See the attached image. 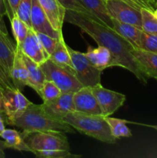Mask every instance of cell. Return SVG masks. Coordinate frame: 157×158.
I'll use <instances>...</instances> for the list:
<instances>
[{
  "label": "cell",
  "mask_w": 157,
  "mask_h": 158,
  "mask_svg": "<svg viewBox=\"0 0 157 158\" xmlns=\"http://www.w3.org/2000/svg\"><path fill=\"white\" fill-rule=\"evenodd\" d=\"M65 21L79 28L93 39L99 46L107 48L119 67L128 69L143 84L147 83L149 77L132 54L133 46L113 29L95 21L85 12L72 10H66Z\"/></svg>",
  "instance_id": "6da1fadb"
},
{
  "label": "cell",
  "mask_w": 157,
  "mask_h": 158,
  "mask_svg": "<svg viewBox=\"0 0 157 158\" xmlns=\"http://www.w3.org/2000/svg\"><path fill=\"white\" fill-rule=\"evenodd\" d=\"M10 126L20 128L25 132L52 131L63 134H74V128L66 122L56 120L43 110L42 105L31 103L20 117L12 122Z\"/></svg>",
  "instance_id": "7a4b0ae2"
},
{
  "label": "cell",
  "mask_w": 157,
  "mask_h": 158,
  "mask_svg": "<svg viewBox=\"0 0 157 158\" xmlns=\"http://www.w3.org/2000/svg\"><path fill=\"white\" fill-rule=\"evenodd\" d=\"M80 133L107 143H115L117 139L112 136L109 125L103 115L87 114L72 111L62 119Z\"/></svg>",
  "instance_id": "3957f363"
},
{
  "label": "cell",
  "mask_w": 157,
  "mask_h": 158,
  "mask_svg": "<svg viewBox=\"0 0 157 158\" xmlns=\"http://www.w3.org/2000/svg\"><path fill=\"white\" fill-rule=\"evenodd\" d=\"M21 133L32 154L37 151H70L68 139L63 133L52 131H22Z\"/></svg>",
  "instance_id": "277c9868"
},
{
  "label": "cell",
  "mask_w": 157,
  "mask_h": 158,
  "mask_svg": "<svg viewBox=\"0 0 157 158\" xmlns=\"http://www.w3.org/2000/svg\"><path fill=\"white\" fill-rule=\"evenodd\" d=\"M46 76V80L52 81L62 93H75L83 87L75 74L69 69L54 63L50 59L40 65Z\"/></svg>",
  "instance_id": "5b68a950"
},
{
  "label": "cell",
  "mask_w": 157,
  "mask_h": 158,
  "mask_svg": "<svg viewBox=\"0 0 157 158\" xmlns=\"http://www.w3.org/2000/svg\"><path fill=\"white\" fill-rule=\"evenodd\" d=\"M68 49L73 63L75 77L83 86L92 87L101 83V74L103 71L92 66L84 52L74 50L69 46Z\"/></svg>",
  "instance_id": "8992f818"
},
{
  "label": "cell",
  "mask_w": 157,
  "mask_h": 158,
  "mask_svg": "<svg viewBox=\"0 0 157 158\" xmlns=\"http://www.w3.org/2000/svg\"><path fill=\"white\" fill-rule=\"evenodd\" d=\"M32 103L18 89H6L3 91V106L6 123L10 125L22 115Z\"/></svg>",
  "instance_id": "52a82bcc"
},
{
  "label": "cell",
  "mask_w": 157,
  "mask_h": 158,
  "mask_svg": "<svg viewBox=\"0 0 157 158\" xmlns=\"http://www.w3.org/2000/svg\"><path fill=\"white\" fill-rule=\"evenodd\" d=\"M106 3L112 19L142 29L141 9L134 7L122 0H107Z\"/></svg>",
  "instance_id": "ba28073f"
},
{
  "label": "cell",
  "mask_w": 157,
  "mask_h": 158,
  "mask_svg": "<svg viewBox=\"0 0 157 158\" xmlns=\"http://www.w3.org/2000/svg\"><path fill=\"white\" fill-rule=\"evenodd\" d=\"M91 89L99 104L103 116L105 117L113 114L119 108L123 106L126 101V95L106 89L102 86L101 83L92 86Z\"/></svg>",
  "instance_id": "9c48e42d"
},
{
  "label": "cell",
  "mask_w": 157,
  "mask_h": 158,
  "mask_svg": "<svg viewBox=\"0 0 157 158\" xmlns=\"http://www.w3.org/2000/svg\"><path fill=\"white\" fill-rule=\"evenodd\" d=\"M74 93H62L61 95L54 100L43 102V110L50 117L62 120L69 113L75 111L73 103Z\"/></svg>",
  "instance_id": "30bf717a"
},
{
  "label": "cell",
  "mask_w": 157,
  "mask_h": 158,
  "mask_svg": "<svg viewBox=\"0 0 157 158\" xmlns=\"http://www.w3.org/2000/svg\"><path fill=\"white\" fill-rule=\"evenodd\" d=\"M75 111L87 114L103 115L99 104L91 87L83 86L73 94Z\"/></svg>",
  "instance_id": "8fae6325"
},
{
  "label": "cell",
  "mask_w": 157,
  "mask_h": 158,
  "mask_svg": "<svg viewBox=\"0 0 157 158\" xmlns=\"http://www.w3.org/2000/svg\"><path fill=\"white\" fill-rule=\"evenodd\" d=\"M31 23L32 29L35 32L46 34L58 40L63 36L62 32H58L52 27L38 0H32Z\"/></svg>",
  "instance_id": "7c38bea8"
},
{
  "label": "cell",
  "mask_w": 157,
  "mask_h": 158,
  "mask_svg": "<svg viewBox=\"0 0 157 158\" xmlns=\"http://www.w3.org/2000/svg\"><path fill=\"white\" fill-rule=\"evenodd\" d=\"M17 47V46H16ZM20 49L25 56L30 58L38 65H41L49 58V56L43 48L41 42L38 40L35 31L32 29H29L27 36L19 46Z\"/></svg>",
  "instance_id": "4fadbf2b"
},
{
  "label": "cell",
  "mask_w": 157,
  "mask_h": 158,
  "mask_svg": "<svg viewBox=\"0 0 157 158\" xmlns=\"http://www.w3.org/2000/svg\"><path fill=\"white\" fill-rule=\"evenodd\" d=\"M84 53L91 64L101 71L109 67L119 66L113 55L104 46H99L97 48L89 46Z\"/></svg>",
  "instance_id": "5bb4252c"
},
{
  "label": "cell",
  "mask_w": 157,
  "mask_h": 158,
  "mask_svg": "<svg viewBox=\"0 0 157 158\" xmlns=\"http://www.w3.org/2000/svg\"><path fill=\"white\" fill-rule=\"evenodd\" d=\"M48 19L56 31L62 32L66 9L57 0H38Z\"/></svg>",
  "instance_id": "9a60e30c"
},
{
  "label": "cell",
  "mask_w": 157,
  "mask_h": 158,
  "mask_svg": "<svg viewBox=\"0 0 157 158\" xmlns=\"http://www.w3.org/2000/svg\"><path fill=\"white\" fill-rule=\"evenodd\" d=\"M12 83L16 89L22 91L26 86H29V73L22 58V52L16 47L13 66L10 72Z\"/></svg>",
  "instance_id": "2e32d148"
},
{
  "label": "cell",
  "mask_w": 157,
  "mask_h": 158,
  "mask_svg": "<svg viewBox=\"0 0 157 158\" xmlns=\"http://www.w3.org/2000/svg\"><path fill=\"white\" fill-rule=\"evenodd\" d=\"M80 2L93 16L103 22L106 26H113L112 18L109 14L105 0H79Z\"/></svg>",
  "instance_id": "e0dca14e"
},
{
  "label": "cell",
  "mask_w": 157,
  "mask_h": 158,
  "mask_svg": "<svg viewBox=\"0 0 157 158\" xmlns=\"http://www.w3.org/2000/svg\"><path fill=\"white\" fill-rule=\"evenodd\" d=\"M16 52V45L10 40L9 35L0 30V61L10 75ZM11 77V76H10ZM12 79V78H11Z\"/></svg>",
  "instance_id": "ac0fdd59"
},
{
  "label": "cell",
  "mask_w": 157,
  "mask_h": 158,
  "mask_svg": "<svg viewBox=\"0 0 157 158\" xmlns=\"http://www.w3.org/2000/svg\"><path fill=\"white\" fill-rule=\"evenodd\" d=\"M22 58L29 73V86L39 95L40 89L46 81V76L40 65L22 53Z\"/></svg>",
  "instance_id": "d6986e66"
},
{
  "label": "cell",
  "mask_w": 157,
  "mask_h": 158,
  "mask_svg": "<svg viewBox=\"0 0 157 158\" xmlns=\"http://www.w3.org/2000/svg\"><path fill=\"white\" fill-rule=\"evenodd\" d=\"M132 54L150 78L157 80V53L134 48Z\"/></svg>",
  "instance_id": "ffe728a7"
},
{
  "label": "cell",
  "mask_w": 157,
  "mask_h": 158,
  "mask_svg": "<svg viewBox=\"0 0 157 158\" xmlns=\"http://www.w3.org/2000/svg\"><path fill=\"white\" fill-rule=\"evenodd\" d=\"M112 23H113L112 29L122 37L129 41L134 48L138 49L140 36L143 30L133 25L121 23L117 21L115 19H112Z\"/></svg>",
  "instance_id": "44dd1931"
},
{
  "label": "cell",
  "mask_w": 157,
  "mask_h": 158,
  "mask_svg": "<svg viewBox=\"0 0 157 158\" xmlns=\"http://www.w3.org/2000/svg\"><path fill=\"white\" fill-rule=\"evenodd\" d=\"M0 137L4 140L6 148L32 153V150L26 143L22 133L16 130L5 129L2 132L0 133Z\"/></svg>",
  "instance_id": "7402d4cb"
},
{
  "label": "cell",
  "mask_w": 157,
  "mask_h": 158,
  "mask_svg": "<svg viewBox=\"0 0 157 158\" xmlns=\"http://www.w3.org/2000/svg\"><path fill=\"white\" fill-rule=\"evenodd\" d=\"M49 59L52 60L56 64L69 69V71L75 74V69H74L70 53L68 49V45L65 42L63 36L60 39V43L58 47L49 56Z\"/></svg>",
  "instance_id": "603a6c76"
},
{
  "label": "cell",
  "mask_w": 157,
  "mask_h": 158,
  "mask_svg": "<svg viewBox=\"0 0 157 158\" xmlns=\"http://www.w3.org/2000/svg\"><path fill=\"white\" fill-rule=\"evenodd\" d=\"M106 120L108 124L109 125L112 136L115 139L121 138V137H132V132L126 125V120L118 118H113V117H110V116L106 117Z\"/></svg>",
  "instance_id": "cb8c5ba5"
},
{
  "label": "cell",
  "mask_w": 157,
  "mask_h": 158,
  "mask_svg": "<svg viewBox=\"0 0 157 158\" xmlns=\"http://www.w3.org/2000/svg\"><path fill=\"white\" fill-rule=\"evenodd\" d=\"M11 26L13 36L15 38L17 47H19L22 44L27 34L29 32V29L30 28L22 21L16 15L13 16V18L10 20Z\"/></svg>",
  "instance_id": "d4e9b609"
},
{
  "label": "cell",
  "mask_w": 157,
  "mask_h": 158,
  "mask_svg": "<svg viewBox=\"0 0 157 158\" xmlns=\"http://www.w3.org/2000/svg\"><path fill=\"white\" fill-rule=\"evenodd\" d=\"M141 15L143 31L157 35V17L154 12L142 8Z\"/></svg>",
  "instance_id": "484cf974"
},
{
  "label": "cell",
  "mask_w": 157,
  "mask_h": 158,
  "mask_svg": "<svg viewBox=\"0 0 157 158\" xmlns=\"http://www.w3.org/2000/svg\"><path fill=\"white\" fill-rule=\"evenodd\" d=\"M61 94L62 91L53 82L46 80L40 89L39 96L43 102H48L57 98Z\"/></svg>",
  "instance_id": "4316f807"
},
{
  "label": "cell",
  "mask_w": 157,
  "mask_h": 158,
  "mask_svg": "<svg viewBox=\"0 0 157 158\" xmlns=\"http://www.w3.org/2000/svg\"><path fill=\"white\" fill-rule=\"evenodd\" d=\"M138 49L157 53V35L143 31Z\"/></svg>",
  "instance_id": "83f0119b"
},
{
  "label": "cell",
  "mask_w": 157,
  "mask_h": 158,
  "mask_svg": "<svg viewBox=\"0 0 157 158\" xmlns=\"http://www.w3.org/2000/svg\"><path fill=\"white\" fill-rule=\"evenodd\" d=\"M31 12H32V0H20L16 15L20 19L22 20L30 29H32Z\"/></svg>",
  "instance_id": "f1b7e54d"
},
{
  "label": "cell",
  "mask_w": 157,
  "mask_h": 158,
  "mask_svg": "<svg viewBox=\"0 0 157 158\" xmlns=\"http://www.w3.org/2000/svg\"><path fill=\"white\" fill-rule=\"evenodd\" d=\"M37 157L41 158H78L81 155L73 154L70 151L53 150V151H37L33 153Z\"/></svg>",
  "instance_id": "f546056e"
},
{
  "label": "cell",
  "mask_w": 157,
  "mask_h": 158,
  "mask_svg": "<svg viewBox=\"0 0 157 158\" xmlns=\"http://www.w3.org/2000/svg\"><path fill=\"white\" fill-rule=\"evenodd\" d=\"M36 32L37 35L38 37V40L41 42L42 45L46 52H47L48 55L50 56L55 50V49L58 47V45H59L60 39L61 38L58 40V39L53 38V37L49 36V35H46V34L42 33V32Z\"/></svg>",
  "instance_id": "4dcf8cb0"
},
{
  "label": "cell",
  "mask_w": 157,
  "mask_h": 158,
  "mask_svg": "<svg viewBox=\"0 0 157 158\" xmlns=\"http://www.w3.org/2000/svg\"><path fill=\"white\" fill-rule=\"evenodd\" d=\"M66 10H72V11H75V12H85V13L89 15V16L92 17L93 19H95V21L100 22V23H103V22L100 21L99 19L95 18V16L92 15L87 9L85 8V6L80 2L79 0H57Z\"/></svg>",
  "instance_id": "1f68e13d"
},
{
  "label": "cell",
  "mask_w": 157,
  "mask_h": 158,
  "mask_svg": "<svg viewBox=\"0 0 157 158\" xmlns=\"http://www.w3.org/2000/svg\"><path fill=\"white\" fill-rule=\"evenodd\" d=\"M9 88L16 89L12 83L9 72L0 61V89L2 91H4L5 89H9Z\"/></svg>",
  "instance_id": "d6a6232c"
},
{
  "label": "cell",
  "mask_w": 157,
  "mask_h": 158,
  "mask_svg": "<svg viewBox=\"0 0 157 158\" xmlns=\"http://www.w3.org/2000/svg\"><path fill=\"white\" fill-rule=\"evenodd\" d=\"M6 9H7V17L9 21L15 16L17 13L20 0H6Z\"/></svg>",
  "instance_id": "836d02e7"
},
{
  "label": "cell",
  "mask_w": 157,
  "mask_h": 158,
  "mask_svg": "<svg viewBox=\"0 0 157 158\" xmlns=\"http://www.w3.org/2000/svg\"><path fill=\"white\" fill-rule=\"evenodd\" d=\"M7 16V9H6V0H0V26L2 31L6 35H9L6 24L4 22V17Z\"/></svg>",
  "instance_id": "e575fe53"
},
{
  "label": "cell",
  "mask_w": 157,
  "mask_h": 158,
  "mask_svg": "<svg viewBox=\"0 0 157 158\" xmlns=\"http://www.w3.org/2000/svg\"><path fill=\"white\" fill-rule=\"evenodd\" d=\"M141 8L148 9L151 12H154L156 9L157 0H133Z\"/></svg>",
  "instance_id": "d590c367"
},
{
  "label": "cell",
  "mask_w": 157,
  "mask_h": 158,
  "mask_svg": "<svg viewBox=\"0 0 157 158\" xmlns=\"http://www.w3.org/2000/svg\"><path fill=\"white\" fill-rule=\"evenodd\" d=\"M6 117H5L4 113L0 112V133L2 132L6 129Z\"/></svg>",
  "instance_id": "8d00e7d4"
},
{
  "label": "cell",
  "mask_w": 157,
  "mask_h": 158,
  "mask_svg": "<svg viewBox=\"0 0 157 158\" xmlns=\"http://www.w3.org/2000/svg\"><path fill=\"white\" fill-rule=\"evenodd\" d=\"M6 149L4 140H0V158H4L6 157V154H5V150Z\"/></svg>",
  "instance_id": "74e56055"
},
{
  "label": "cell",
  "mask_w": 157,
  "mask_h": 158,
  "mask_svg": "<svg viewBox=\"0 0 157 158\" xmlns=\"http://www.w3.org/2000/svg\"><path fill=\"white\" fill-rule=\"evenodd\" d=\"M0 112L4 113V106H3V91L0 89Z\"/></svg>",
  "instance_id": "f35d334b"
},
{
  "label": "cell",
  "mask_w": 157,
  "mask_h": 158,
  "mask_svg": "<svg viewBox=\"0 0 157 158\" xmlns=\"http://www.w3.org/2000/svg\"><path fill=\"white\" fill-rule=\"evenodd\" d=\"M105 1H107V0H105ZM122 1L126 2V3H128V4L131 5V6H134V7H135V8H138V9H142V8L140 7V6H139L136 2H135L133 0H122Z\"/></svg>",
  "instance_id": "ab89813d"
},
{
  "label": "cell",
  "mask_w": 157,
  "mask_h": 158,
  "mask_svg": "<svg viewBox=\"0 0 157 158\" xmlns=\"http://www.w3.org/2000/svg\"><path fill=\"white\" fill-rule=\"evenodd\" d=\"M154 14H155V16L157 17V9H155V12H154Z\"/></svg>",
  "instance_id": "60d3db41"
},
{
  "label": "cell",
  "mask_w": 157,
  "mask_h": 158,
  "mask_svg": "<svg viewBox=\"0 0 157 158\" xmlns=\"http://www.w3.org/2000/svg\"><path fill=\"white\" fill-rule=\"evenodd\" d=\"M0 30H1L2 31V29H1V26H0ZM3 33H4V32H3Z\"/></svg>",
  "instance_id": "b9f144b4"
},
{
  "label": "cell",
  "mask_w": 157,
  "mask_h": 158,
  "mask_svg": "<svg viewBox=\"0 0 157 158\" xmlns=\"http://www.w3.org/2000/svg\"><path fill=\"white\" fill-rule=\"evenodd\" d=\"M156 9H157V6H156Z\"/></svg>",
  "instance_id": "7bdbcfd3"
}]
</instances>
